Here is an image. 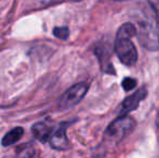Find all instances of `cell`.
I'll return each mask as SVG.
<instances>
[{
  "label": "cell",
  "mask_w": 159,
  "mask_h": 158,
  "mask_svg": "<svg viewBox=\"0 0 159 158\" xmlns=\"http://www.w3.org/2000/svg\"><path fill=\"white\" fill-rule=\"evenodd\" d=\"M139 40L147 50L156 51L159 47L158 29L155 19L149 15L144 21H139Z\"/></svg>",
  "instance_id": "2"
},
{
  "label": "cell",
  "mask_w": 159,
  "mask_h": 158,
  "mask_svg": "<svg viewBox=\"0 0 159 158\" xmlns=\"http://www.w3.org/2000/svg\"><path fill=\"white\" fill-rule=\"evenodd\" d=\"M67 124H62L52 132L50 138V145L57 151H64L68 147V140L66 137Z\"/></svg>",
  "instance_id": "5"
},
{
  "label": "cell",
  "mask_w": 159,
  "mask_h": 158,
  "mask_svg": "<svg viewBox=\"0 0 159 158\" xmlns=\"http://www.w3.org/2000/svg\"><path fill=\"white\" fill-rule=\"evenodd\" d=\"M146 95H147L146 89L145 88L139 89L138 91H135L133 94L128 97L127 99L122 102L121 113H124V115H126L129 112H131V111L135 110V108L139 106V104H140V102L146 97Z\"/></svg>",
  "instance_id": "6"
},
{
  "label": "cell",
  "mask_w": 159,
  "mask_h": 158,
  "mask_svg": "<svg viewBox=\"0 0 159 158\" xmlns=\"http://www.w3.org/2000/svg\"><path fill=\"white\" fill-rule=\"evenodd\" d=\"M151 4L153 6L154 10L157 12V14H158V16H159V2H157V3H151Z\"/></svg>",
  "instance_id": "14"
},
{
  "label": "cell",
  "mask_w": 159,
  "mask_h": 158,
  "mask_svg": "<svg viewBox=\"0 0 159 158\" xmlns=\"http://www.w3.org/2000/svg\"><path fill=\"white\" fill-rule=\"evenodd\" d=\"M115 51L117 56L125 65L131 66L136 63L138 51L130 39H116Z\"/></svg>",
  "instance_id": "4"
},
{
  "label": "cell",
  "mask_w": 159,
  "mask_h": 158,
  "mask_svg": "<svg viewBox=\"0 0 159 158\" xmlns=\"http://www.w3.org/2000/svg\"><path fill=\"white\" fill-rule=\"evenodd\" d=\"M35 148L32 145H25L21 146L19 151L16 153V157L15 158H35Z\"/></svg>",
  "instance_id": "11"
},
{
  "label": "cell",
  "mask_w": 159,
  "mask_h": 158,
  "mask_svg": "<svg viewBox=\"0 0 159 158\" xmlns=\"http://www.w3.org/2000/svg\"><path fill=\"white\" fill-rule=\"evenodd\" d=\"M24 134V130L21 127H16V128L12 129L11 131H9L2 139L1 143L3 146H10L12 144L16 143L20 139L22 138V135Z\"/></svg>",
  "instance_id": "9"
},
{
  "label": "cell",
  "mask_w": 159,
  "mask_h": 158,
  "mask_svg": "<svg viewBox=\"0 0 159 158\" xmlns=\"http://www.w3.org/2000/svg\"><path fill=\"white\" fill-rule=\"evenodd\" d=\"M53 35L59 39L66 40L69 36V29L66 26H63V27H54L53 28Z\"/></svg>",
  "instance_id": "12"
},
{
  "label": "cell",
  "mask_w": 159,
  "mask_h": 158,
  "mask_svg": "<svg viewBox=\"0 0 159 158\" xmlns=\"http://www.w3.org/2000/svg\"><path fill=\"white\" fill-rule=\"evenodd\" d=\"M32 133L38 141L42 143H46L48 140L50 141V138L52 135L51 129L44 122H37L34 124L32 127Z\"/></svg>",
  "instance_id": "7"
},
{
  "label": "cell",
  "mask_w": 159,
  "mask_h": 158,
  "mask_svg": "<svg viewBox=\"0 0 159 158\" xmlns=\"http://www.w3.org/2000/svg\"><path fill=\"white\" fill-rule=\"evenodd\" d=\"M136 84H138V82H136L135 79L128 77V78H125L124 81H122V88H124L126 91H130L136 86Z\"/></svg>",
  "instance_id": "13"
},
{
  "label": "cell",
  "mask_w": 159,
  "mask_h": 158,
  "mask_svg": "<svg viewBox=\"0 0 159 158\" xmlns=\"http://www.w3.org/2000/svg\"><path fill=\"white\" fill-rule=\"evenodd\" d=\"M88 91V86L84 82L74 84L61 97L59 101V107L61 110H68L77 105L86 95Z\"/></svg>",
  "instance_id": "3"
},
{
  "label": "cell",
  "mask_w": 159,
  "mask_h": 158,
  "mask_svg": "<svg viewBox=\"0 0 159 158\" xmlns=\"http://www.w3.org/2000/svg\"><path fill=\"white\" fill-rule=\"evenodd\" d=\"M135 128V120L128 115H122L115 119L105 132V138L107 141L113 144H117L118 142L122 141L126 137L130 134Z\"/></svg>",
  "instance_id": "1"
},
{
  "label": "cell",
  "mask_w": 159,
  "mask_h": 158,
  "mask_svg": "<svg viewBox=\"0 0 159 158\" xmlns=\"http://www.w3.org/2000/svg\"><path fill=\"white\" fill-rule=\"evenodd\" d=\"M95 54L96 56L100 60L101 66H102L103 70L106 73H109V74H114L113 70V66H111V62H109V53L107 51V48L102 46L96 47L95 49Z\"/></svg>",
  "instance_id": "8"
},
{
  "label": "cell",
  "mask_w": 159,
  "mask_h": 158,
  "mask_svg": "<svg viewBox=\"0 0 159 158\" xmlns=\"http://www.w3.org/2000/svg\"><path fill=\"white\" fill-rule=\"evenodd\" d=\"M138 34V29L132 23H125L119 27L116 39H131Z\"/></svg>",
  "instance_id": "10"
}]
</instances>
